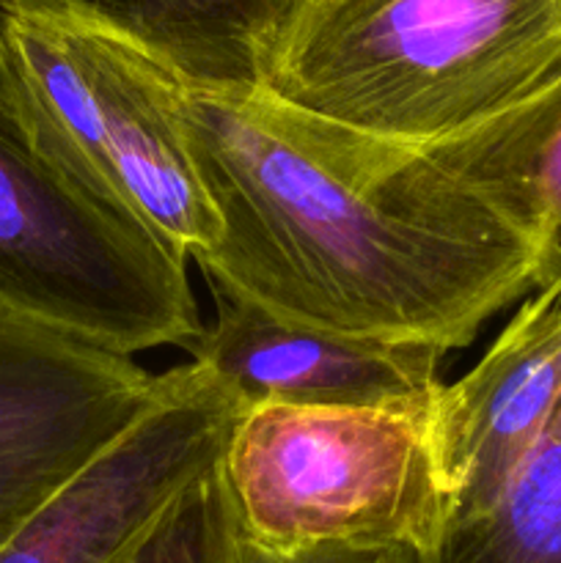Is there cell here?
I'll return each mask as SVG.
<instances>
[{
  "label": "cell",
  "mask_w": 561,
  "mask_h": 563,
  "mask_svg": "<svg viewBox=\"0 0 561 563\" xmlns=\"http://www.w3.org/2000/svg\"><path fill=\"white\" fill-rule=\"evenodd\" d=\"M220 236L204 278L280 319L358 339L468 346L537 289L534 247L424 148L170 75Z\"/></svg>",
  "instance_id": "obj_1"
},
{
  "label": "cell",
  "mask_w": 561,
  "mask_h": 563,
  "mask_svg": "<svg viewBox=\"0 0 561 563\" xmlns=\"http://www.w3.org/2000/svg\"><path fill=\"white\" fill-rule=\"evenodd\" d=\"M561 69V0H297L258 91L402 146L498 115Z\"/></svg>",
  "instance_id": "obj_2"
},
{
  "label": "cell",
  "mask_w": 561,
  "mask_h": 563,
  "mask_svg": "<svg viewBox=\"0 0 561 563\" xmlns=\"http://www.w3.org/2000/svg\"><path fill=\"white\" fill-rule=\"evenodd\" d=\"M170 75L80 16L0 9V91L28 135L196 258L218 242L220 220L187 154Z\"/></svg>",
  "instance_id": "obj_3"
},
{
  "label": "cell",
  "mask_w": 561,
  "mask_h": 563,
  "mask_svg": "<svg viewBox=\"0 0 561 563\" xmlns=\"http://www.w3.org/2000/svg\"><path fill=\"white\" fill-rule=\"evenodd\" d=\"M187 258L50 157L0 91V311L116 355L190 352L204 324Z\"/></svg>",
  "instance_id": "obj_4"
},
{
  "label": "cell",
  "mask_w": 561,
  "mask_h": 563,
  "mask_svg": "<svg viewBox=\"0 0 561 563\" xmlns=\"http://www.w3.org/2000/svg\"><path fill=\"white\" fill-rule=\"evenodd\" d=\"M432 410L258 405L242 410L223 476L245 542L270 553L435 542L446 498Z\"/></svg>",
  "instance_id": "obj_5"
},
{
  "label": "cell",
  "mask_w": 561,
  "mask_h": 563,
  "mask_svg": "<svg viewBox=\"0 0 561 563\" xmlns=\"http://www.w3.org/2000/svg\"><path fill=\"white\" fill-rule=\"evenodd\" d=\"M240 412L204 366L170 368L157 405L33 511L0 563H116L176 495L223 462Z\"/></svg>",
  "instance_id": "obj_6"
},
{
  "label": "cell",
  "mask_w": 561,
  "mask_h": 563,
  "mask_svg": "<svg viewBox=\"0 0 561 563\" xmlns=\"http://www.w3.org/2000/svg\"><path fill=\"white\" fill-rule=\"evenodd\" d=\"M165 388L168 372L0 311V550Z\"/></svg>",
  "instance_id": "obj_7"
},
{
  "label": "cell",
  "mask_w": 561,
  "mask_h": 563,
  "mask_svg": "<svg viewBox=\"0 0 561 563\" xmlns=\"http://www.w3.org/2000/svg\"><path fill=\"white\" fill-rule=\"evenodd\" d=\"M209 289L218 317L190 355L240 410L292 405L429 412L443 390L438 368L446 352L438 346L333 333L275 317L215 284Z\"/></svg>",
  "instance_id": "obj_8"
},
{
  "label": "cell",
  "mask_w": 561,
  "mask_h": 563,
  "mask_svg": "<svg viewBox=\"0 0 561 563\" xmlns=\"http://www.w3.org/2000/svg\"><path fill=\"white\" fill-rule=\"evenodd\" d=\"M561 401V284L537 289L482 361L443 385L429 416L446 498L440 531L484 515Z\"/></svg>",
  "instance_id": "obj_9"
},
{
  "label": "cell",
  "mask_w": 561,
  "mask_h": 563,
  "mask_svg": "<svg viewBox=\"0 0 561 563\" xmlns=\"http://www.w3.org/2000/svg\"><path fill=\"white\" fill-rule=\"evenodd\" d=\"M297 0H0L58 11L127 38L187 82L251 93L267 77Z\"/></svg>",
  "instance_id": "obj_10"
},
{
  "label": "cell",
  "mask_w": 561,
  "mask_h": 563,
  "mask_svg": "<svg viewBox=\"0 0 561 563\" xmlns=\"http://www.w3.org/2000/svg\"><path fill=\"white\" fill-rule=\"evenodd\" d=\"M418 148L531 242L537 289L561 284V69L484 124Z\"/></svg>",
  "instance_id": "obj_11"
},
{
  "label": "cell",
  "mask_w": 561,
  "mask_h": 563,
  "mask_svg": "<svg viewBox=\"0 0 561 563\" xmlns=\"http://www.w3.org/2000/svg\"><path fill=\"white\" fill-rule=\"evenodd\" d=\"M418 563H561V401L484 515L443 528Z\"/></svg>",
  "instance_id": "obj_12"
},
{
  "label": "cell",
  "mask_w": 561,
  "mask_h": 563,
  "mask_svg": "<svg viewBox=\"0 0 561 563\" xmlns=\"http://www.w3.org/2000/svg\"><path fill=\"white\" fill-rule=\"evenodd\" d=\"M116 563H245L223 462L176 495Z\"/></svg>",
  "instance_id": "obj_13"
}]
</instances>
